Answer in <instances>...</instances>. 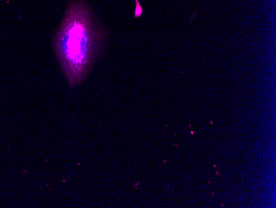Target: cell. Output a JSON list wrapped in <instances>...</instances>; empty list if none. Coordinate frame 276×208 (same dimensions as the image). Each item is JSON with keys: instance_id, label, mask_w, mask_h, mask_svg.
I'll list each match as a JSON object with an SVG mask.
<instances>
[{"instance_id": "1", "label": "cell", "mask_w": 276, "mask_h": 208, "mask_svg": "<svg viewBox=\"0 0 276 208\" xmlns=\"http://www.w3.org/2000/svg\"><path fill=\"white\" fill-rule=\"evenodd\" d=\"M102 33L81 1L69 4L54 38L59 63L70 86L83 80L99 51Z\"/></svg>"}]
</instances>
